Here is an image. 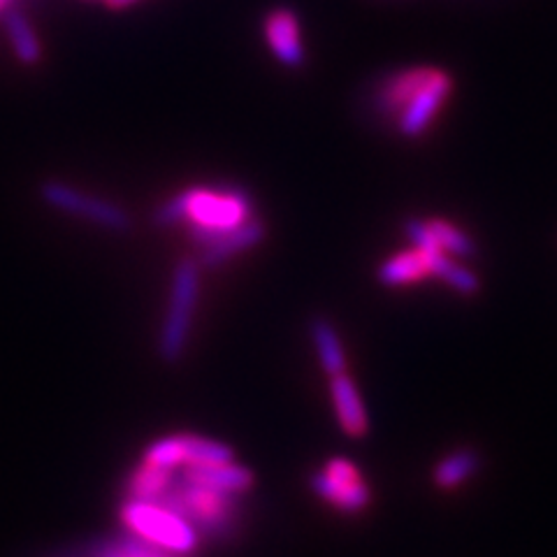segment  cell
<instances>
[{"label": "cell", "mask_w": 557, "mask_h": 557, "mask_svg": "<svg viewBox=\"0 0 557 557\" xmlns=\"http://www.w3.org/2000/svg\"><path fill=\"white\" fill-rule=\"evenodd\" d=\"M251 219V198L244 188L190 186L156 207L153 225L168 228L188 221V237L198 249L219 239L225 231Z\"/></svg>", "instance_id": "cell-1"}, {"label": "cell", "mask_w": 557, "mask_h": 557, "mask_svg": "<svg viewBox=\"0 0 557 557\" xmlns=\"http://www.w3.org/2000/svg\"><path fill=\"white\" fill-rule=\"evenodd\" d=\"M159 502L190 522L200 539L214 544L233 542L244 525L242 495L212 491V487L186 481L182 474L174 476L168 493Z\"/></svg>", "instance_id": "cell-2"}, {"label": "cell", "mask_w": 557, "mask_h": 557, "mask_svg": "<svg viewBox=\"0 0 557 557\" xmlns=\"http://www.w3.org/2000/svg\"><path fill=\"white\" fill-rule=\"evenodd\" d=\"M200 272L202 268L194 258H182L172 270L168 309L159 333V358L163 364H180L186 356L200 298Z\"/></svg>", "instance_id": "cell-3"}, {"label": "cell", "mask_w": 557, "mask_h": 557, "mask_svg": "<svg viewBox=\"0 0 557 557\" xmlns=\"http://www.w3.org/2000/svg\"><path fill=\"white\" fill-rule=\"evenodd\" d=\"M119 518L124 522L126 532L174 555H194L202 542L190 522L161 502L126 497L119 507Z\"/></svg>", "instance_id": "cell-4"}, {"label": "cell", "mask_w": 557, "mask_h": 557, "mask_svg": "<svg viewBox=\"0 0 557 557\" xmlns=\"http://www.w3.org/2000/svg\"><path fill=\"white\" fill-rule=\"evenodd\" d=\"M40 198L51 209H59V212H63V214L91 221L104 231L128 233L133 228V216L121 205H116L108 198L84 194V190L70 186L65 182H59V180L42 182Z\"/></svg>", "instance_id": "cell-5"}, {"label": "cell", "mask_w": 557, "mask_h": 557, "mask_svg": "<svg viewBox=\"0 0 557 557\" xmlns=\"http://www.w3.org/2000/svg\"><path fill=\"white\" fill-rule=\"evenodd\" d=\"M228 460H235V453L228 444L212 437H202V434H190V432L168 434V437L151 442L143 453V462L172 469V472L186 467L214 465V462H228Z\"/></svg>", "instance_id": "cell-6"}, {"label": "cell", "mask_w": 557, "mask_h": 557, "mask_svg": "<svg viewBox=\"0 0 557 557\" xmlns=\"http://www.w3.org/2000/svg\"><path fill=\"white\" fill-rule=\"evenodd\" d=\"M311 493L344 513H360L372 504V491L360 469L348 458H330L323 469L309 476Z\"/></svg>", "instance_id": "cell-7"}, {"label": "cell", "mask_w": 557, "mask_h": 557, "mask_svg": "<svg viewBox=\"0 0 557 557\" xmlns=\"http://www.w3.org/2000/svg\"><path fill=\"white\" fill-rule=\"evenodd\" d=\"M450 89H453V82H450L448 73H442V70H432L428 82L409 98L405 110L397 114L399 133H403L405 137L423 135L425 128L430 126V121L434 119V114L440 112L444 100L448 98Z\"/></svg>", "instance_id": "cell-8"}, {"label": "cell", "mask_w": 557, "mask_h": 557, "mask_svg": "<svg viewBox=\"0 0 557 557\" xmlns=\"http://www.w3.org/2000/svg\"><path fill=\"white\" fill-rule=\"evenodd\" d=\"M265 40L278 63L288 67H302L307 61L300 20L288 8H276L265 16Z\"/></svg>", "instance_id": "cell-9"}, {"label": "cell", "mask_w": 557, "mask_h": 557, "mask_svg": "<svg viewBox=\"0 0 557 557\" xmlns=\"http://www.w3.org/2000/svg\"><path fill=\"white\" fill-rule=\"evenodd\" d=\"M265 235H268V231H265L263 221H258V219L244 221V223L237 225V228L225 231L219 239H214L212 244L202 247L198 258H196L198 265L202 270H216L223 263H228L231 258L258 247V244L265 239Z\"/></svg>", "instance_id": "cell-10"}, {"label": "cell", "mask_w": 557, "mask_h": 557, "mask_svg": "<svg viewBox=\"0 0 557 557\" xmlns=\"http://www.w3.org/2000/svg\"><path fill=\"white\" fill-rule=\"evenodd\" d=\"M330 397H333L342 432L351 440H362L370 432V416L368 409H364L356 381L346 372L330 376Z\"/></svg>", "instance_id": "cell-11"}, {"label": "cell", "mask_w": 557, "mask_h": 557, "mask_svg": "<svg viewBox=\"0 0 557 557\" xmlns=\"http://www.w3.org/2000/svg\"><path fill=\"white\" fill-rule=\"evenodd\" d=\"M54 557H184V555H174L165 548L153 546L145 542V539L126 532V534H116L108 539H98V542L63 548Z\"/></svg>", "instance_id": "cell-12"}, {"label": "cell", "mask_w": 557, "mask_h": 557, "mask_svg": "<svg viewBox=\"0 0 557 557\" xmlns=\"http://www.w3.org/2000/svg\"><path fill=\"white\" fill-rule=\"evenodd\" d=\"M182 476L190 483H198L205 487H212V491L231 493V495L249 493L256 483V476L251 469L244 465H237L235 460L186 467V469H182Z\"/></svg>", "instance_id": "cell-13"}, {"label": "cell", "mask_w": 557, "mask_h": 557, "mask_svg": "<svg viewBox=\"0 0 557 557\" xmlns=\"http://www.w3.org/2000/svg\"><path fill=\"white\" fill-rule=\"evenodd\" d=\"M309 337L313 344V351L319 356L321 368L327 376H337L348 370L346 348L333 321H327L325 317H313L309 321Z\"/></svg>", "instance_id": "cell-14"}, {"label": "cell", "mask_w": 557, "mask_h": 557, "mask_svg": "<svg viewBox=\"0 0 557 557\" xmlns=\"http://www.w3.org/2000/svg\"><path fill=\"white\" fill-rule=\"evenodd\" d=\"M430 274V265H428V258L423 251H418L416 247L411 251H403V253H395L393 258L383 260L376 270V278L381 286H388V288H397V286H409L421 282Z\"/></svg>", "instance_id": "cell-15"}, {"label": "cell", "mask_w": 557, "mask_h": 557, "mask_svg": "<svg viewBox=\"0 0 557 557\" xmlns=\"http://www.w3.org/2000/svg\"><path fill=\"white\" fill-rule=\"evenodd\" d=\"M481 467L479 450L472 446H465L448 453L432 469V483L440 487V491H456L465 481L472 479Z\"/></svg>", "instance_id": "cell-16"}, {"label": "cell", "mask_w": 557, "mask_h": 557, "mask_svg": "<svg viewBox=\"0 0 557 557\" xmlns=\"http://www.w3.org/2000/svg\"><path fill=\"white\" fill-rule=\"evenodd\" d=\"M0 16H3V24L16 59L24 65H38L42 61V45L38 33L33 30L30 22L26 20V14L20 8H10Z\"/></svg>", "instance_id": "cell-17"}, {"label": "cell", "mask_w": 557, "mask_h": 557, "mask_svg": "<svg viewBox=\"0 0 557 557\" xmlns=\"http://www.w3.org/2000/svg\"><path fill=\"white\" fill-rule=\"evenodd\" d=\"M432 75V67H413V70H405V73L393 75L383 89L379 91V110L383 114L388 112H403L405 104L409 102V98L421 89V86L428 82V77Z\"/></svg>", "instance_id": "cell-18"}, {"label": "cell", "mask_w": 557, "mask_h": 557, "mask_svg": "<svg viewBox=\"0 0 557 557\" xmlns=\"http://www.w3.org/2000/svg\"><path fill=\"white\" fill-rule=\"evenodd\" d=\"M174 476H177V472H172V469H163V467H156L149 462H139L126 476V483H124L126 497L159 502L168 493V487L172 485Z\"/></svg>", "instance_id": "cell-19"}, {"label": "cell", "mask_w": 557, "mask_h": 557, "mask_svg": "<svg viewBox=\"0 0 557 557\" xmlns=\"http://www.w3.org/2000/svg\"><path fill=\"white\" fill-rule=\"evenodd\" d=\"M428 265H430V274L442 278L444 284H448L453 290H458L462 295H476L481 290V278L456 260H450L446 251H437V253H425Z\"/></svg>", "instance_id": "cell-20"}, {"label": "cell", "mask_w": 557, "mask_h": 557, "mask_svg": "<svg viewBox=\"0 0 557 557\" xmlns=\"http://www.w3.org/2000/svg\"><path fill=\"white\" fill-rule=\"evenodd\" d=\"M430 228L446 253L458 256V258H474L476 256V242L467 233H462L460 228H456L453 223H448L444 219H434V221H430Z\"/></svg>", "instance_id": "cell-21"}, {"label": "cell", "mask_w": 557, "mask_h": 557, "mask_svg": "<svg viewBox=\"0 0 557 557\" xmlns=\"http://www.w3.org/2000/svg\"><path fill=\"white\" fill-rule=\"evenodd\" d=\"M405 233H407V237L413 242V247H416L418 251H423V253H437V251H444V249L440 247L437 237H434V233H432V228H430V223H428V221H421V219H407V223H405Z\"/></svg>", "instance_id": "cell-22"}, {"label": "cell", "mask_w": 557, "mask_h": 557, "mask_svg": "<svg viewBox=\"0 0 557 557\" xmlns=\"http://www.w3.org/2000/svg\"><path fill=\"white\" fill-rule=\"evenodd\" d=\"M102 3L112 10H121V8H128V5L137 3V0H102Z\"/></svg>", "instance_id": "cell-23"}, {"label": "cell", "mask_w": 557, "mask_h": 557, "mask_svg": "<svg viewBox=\"0 0 557 557\" xmlns=\"http://www.w3.org/2000/svg\"><path fill=\"white\" fill-rule=\"evenodd\" d=\"M14 3H16V0H0V14L10 10V8H14Z\"/></svg>", "instance_id": "cell-24"}]
</instances>
